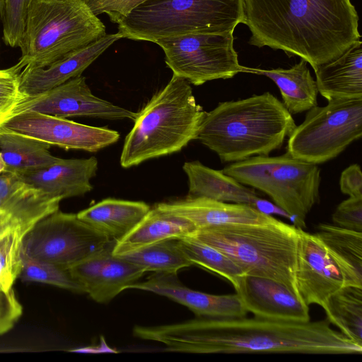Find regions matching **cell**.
I'll use <instances>...</instances> for the list:
<instances>
[{
	"mask_svg": "<svg viewBox=\"0 0 362 362\" xmlns=\"http://www.w3.org/2000/svg\"><path fill=\"white\" fill-rule=\"evenodd\" d=\"M307 62H300L289 69H260L248 68L247 72L264 75L279 88L283 105L291 115L309 110L317 105L318 89Z\"/></svg>",
	"mask_w": 362,
	"mask_h": 362,
	"instance_id": "obj_27",
	"label": "cell"
},
{
	"mask_svg": "<svg viewBox=\"0 0 362 362\" xmlns=\"http://www.w3.org/2000/svg\"><path fill=\"white\" fill-rule=\"evenodd\" d=\"M52 197L23 181L18 175H0V235L11 228L30 230L40 219L59 210Z\"/></svg>",
	"mask_w": 362,
	"mask_h": 362,
	"instance_id": "obj_18",
	"label": "cell"
},
{
	"mask_svg": "<svg viewBox=\"0 0 362 362\" xmlns=\"http://www.w3.org/2000/svg\"><path fill=\"white\" fill-rule=\"evenodd\" d=\"M362 136V98H334L312 107L288 136L286 152L320 164L337 157Z\"/></svg>",
	"mask_w": 362,
	"mask_h": 362,
	"instance_id": "obj_9",
	"label": "cell"
},
{
	"mask_svg": "<svg viewBox=\"0 0 362 362\" xmlns=\"http://www.w3.org/2000/svg\"><path fill=\"white\" fill-rule=\"evenodd\" d=\"M51 146L24 135L0 132V152L5 163V170L15 174L36 170L57 161Z\"/></svg>",
	"mask_w": 362,
	"mask_h": 362,
	"instance_id": "obj_28",
	"label": "cell"
},
{
	"mask_svg": "<svg viewBox=\"0 0 362 362\" xmlns=\"http://www.w3.org/2000/svg\"><path fill=\"white\" fill-rule=\"evenodd\" d=\"M298 297L307 305L322 306L345 286L342 276L315 235L299 228L296 269Z\"/></svg>",
	"mask_w": 362,
	"mask_h": 362,
	"instance_id": "obj_14",
	"label": "cell"
},
{
	"mask_svg": "<svg viewBox=\"0 0 362 362\" xmlns=\"http://www.w3.org/2000/svg\"><path fill=\"white\" fill-rule=\"evenodd\" d=\"M0 132L24 135L66 150L88 152H96L119 139V134L115 130L33 111L21 112L8 117L0 124Z\"/></svg>",
	"mask_w": 362,
	"mask_h": 362,
	"instance_id": "obj_12",
	"label": "cell"
},
{
	"mask_svg": "<svg viewBox=\"0 0 362 362\" xmlns=\"http://www.w3.org/2000/svg\"><path fill=\"white\" fill-rule=\"evenodd\" d=\"M98 169V162L94 156L73 159L59 158L47 166L18 175L25 182L50 197L62 200L91 191L90 180L95 176Z\"/></svg>",
	"mask_w": 362,
	"mask_h": 362,
	"instance_id": "obj_20",
	"label": "cell"
},
{
	"mask_svg": "<svg viewBox=\"0 0 362 362\" xmlns=\"http://www.w3.org/2000/svg\"><path fill=\"white\" fill-rule=\"evenodd\" d=\"M29 230L11 228L0 235V293L11 291L23 265L22 242Z\"/></svg>",
	"mask_w": 362,
	"mask_h": 362,
	"instance_id": "obj_32",
	"label": "cell"
},
{
	"mask_svg": "<svg viewBox=\"0 0 362 362\" xmlns=\"http://www.w3.org/2000/svg\"><path fill=\"white\" fill-rule=\"evenodd\" d=\"M340 189L349 197L362 198V173L358 164L346 168L339 180Z\"/></svg>",
	"mask_w": 362,
	"mask_h": 362,
	"instance_id": "obj_39",
	"label": "cell"
},
{
	"mask_svg": "<svg viewBox=\"0 0 362 362\" xmlns=\"http://www.w3.org/2000/svg\"><path fill=\"white\" fill-rule=\"evenodd\" d=\"M247 313L274 321H310L309 306L293 291L274 279L245 274L234 288Z\"/></svg>",
	"mask_w": 362,
	"mask_h": 362,
	"instance_id": "obj_15",
	"label": "cell"
},
{
	"mask_svg": "<svg viewBox=\"0 0 362 362\" xmlns=\"http://www.w3.org/2000/svg\"><path fill=\"white\" fill-rule=\"evenodd\" d=\"M197 231L188 219L155 205L129 233L116 241L112 253L122 256L161 241L194 236Z\"/></svg>",
	"mask_w": 362,
	"mask_h": 362,
	"instance_id": "obj_23",
	"label": "cell"
},
{
	"mask_svg": "<svg viewBox=\"0 0 362 362\" xmlns=\"http://www.w3.org/2000/svg\"><path fill=\"white\" fill-rule=\"evenodd\" d=\"M156 206L188 219L197 230L225 224L266 223L276 218L249 205L202 197H187L182 200L159 203Z\"/></svg>",
	"mask_w": 362,
	"mask_h": 362,
	"instance_id": "obj_21",
	"label": "cell"
},
{
	"mask_svg": "<svg viewBox=\"0 0 362 362\" xmlns=\"http://www.w3.org/2000/svg\"><path fill=\"white\" fill-rule=\"evenodd\" d=\"M5 168H6L5 163L3 160L2 156L0 152V175L4 172Z\"/></svg>",
	"mask_w": 362,
	"mask_h": 362,
	"instance_id": "obj_40",
	"label": "cell"
},
{
	"mask_svg": "<svg viewBox=\"0 0 362 362\" xmlns=\"http://www.w3.org/2000/svg\"><path fill=\"white\" fill-rule=\"evenodd\" d=\"M243 18V0H146L117 23L122 38L156 42L191 34L233 33Z\"/></svg>",
	"mask_w": 362,
	"mask_h": 362,
	"instance_id": "obj_7",
	"label": "cell"
},
{
	"mask_svg": "<svg viewBox=\"0 0 362 362\" xmlns=\"http://www.w3.org/2000/svg\"><path fill=\"white\" fill-rule=\"evenodd\" d=\"M122 35L106 34L100 39L45 68L23 69L20 88L28 97L42 94L71 78L81 75L101 54Z\"/></svg>",
	"mask_w": 362,
	"mask_h": 362,
	"instance_id": "obj_22",
	"label": "cell"
},
{
	"mask_svg": "<svg viewBox=\"0 0 362 362\" xmlns=\"http://www.w3.org/2000/svg\"><path fill=\"white\" fill-rule=\"evenodd\" d=\"M332 218L337 226L362 232V198L349 197L341 202Z\"/></svg>",
	"mask_w": 362,
	"mask_h": 362,
	"instance_id": "obj_36",
	"label": "cell"
},
{
	"mask_svg": "<svg viewBox=\"0 0 362 362\" xmlns=\"http://www.w3.org/2000/svg\"><path fill=\"white\" fill-rule=\"evenodd\" d=\"M81 221L76 214L55 211L25 234L23 255L69 269L115 243Z\"/></svg>",
	"mask_w": 362,
	"mask_h": 362,
	"instance_id": "obj_10",
	"label": "cell"
},
{
	"mask_svg": "<svg viewBox=\"0 0 362 362\" xmlns=\"http://www.w3.org/2000/svg\"><path fill=\"white\" fill-rule=\"evenodd\" d=\"M185 257L194 264L206 269L228 280L235 288L245 275L230 257L194 236L177 240Z\"/></svg>",
	"mask_w": 362,
	"mask_h": 362,
	"instance_id": "obj_31",
	"label": "cell"
},
{
	"mask_svg": "<svg viewBox=\"0 0 362 362\" xmlns=\"http://www.w3.org/2000/svg\"><path fill=\"white\" fill-rule=\"evenodd\" d=\"M92 12L98 16L107 13L112 23L117 22L132 9L146 0H85Z\"/></svg>",
	"mask_w": 362,
	"mask_h": 362,
	"instance_id": "obj_37",
	"label": "cell"
},
{
	"mask_svg": "<svg viewBox=\"0 0 362 362\" xmlns=\"http://www.w3.org/2000/svg\"><path fill=\"white\" fill-rule=\"evenodd\" d=\"M127 288L151 292L182 304L197 317L210 318H239L247 316L237 293L214 295L192 290L183 285L177 274L153 273L141 282H135Z\"/></svg>",
	"mask_w": 362,
	"mask_h": 362,
	"instance_id": "obj_17",
	"label": "cell"
},
{
	"mask_svg": "<svg viewBox=\"0 0 362 362\" xmlns=\"http://www.w3.org/2000/svg\"><path fill=\"white\" fill-rule=\"evenodd\" d=\"M31 0H4L3 39L12 47H19Z\"/></svg>",
	"mask_w": 362,
	"mask_h": 362,
	"instance_id": "obj_35",
	"label": "cell"
},
{
	"mask_svg": "<svg viewBox=\"0 0 362 362\" xmlns=\"http://www.w3.org/2000/svg\"><path fill=\"white\" fill-rule=\"evenodd\" d=\"M115 243L69 269L85 293L99 303L110 302L146 272L122 257L114 255Z\"/></svg>",
	"mask_w": 362,
	"mask_h": 362,
	"instance_id": "obj_16",
	"label": "cell"
},
{
	"mask_svg": "<svg viewBox=\"0 0 362 362\" xmlns=\"http://www.w3.org/2000/svg\"><path fill=\"white\" fill-rule=\"evenodd\" d=\"M25 111L64 118L86 117L109 120H134L137 115L95 96L87 85L86 78L81 75L42 94L28 97L11 116Z\"/></svg>",
	"mask_w": 362,
	"mask_h": 362,
	"instance_id": "obj_13",
	"label": "cell"
},
{
	"mask_svg": "<svg viewBox=\"0 0 362 362\" xmlns=\"http://www.w3.org/2000/svg\"><path fill=\"white\" fill-rule=\"evenodd\" d=\"M233 33L191 34L156 41L173 75L195 86L215 79L233 78L247 67L239 64Z\"/></svg>",
	"mask_w": 362,
	"mask_h": 362,
	"instance_id": "obj_11",
	"label": "cell"
},
{
	"mask_svg": "<svg viewBox=\"0 0 362 362\" xmlns=\"http://www.w3.org/2000/svg\"><path fill=\"white\" fill-rule=\"evenodd\" d=\"M22 306L13 290L0 293V334L11 329L22 315Z\"/></svg>",
	"mask_w": 362,
	"mask_h": 362,
	"instance_id": "obj_38",
	"label": "cell"
},
{
	"mask_svg": "<svg viewBox=\"0 0 362 362\" xmlns=\"http://www.w3.org/2000/svg\"><path fill=\"white\" fill-rule=\"evenodd\" d=\"M4 0H0V20L3 16Z\"/></svg>",
	"mask_w": 362,
	"mask_h": 362,
	"instance_id": "obj_41",
	"label": "cell"
},
{
	"mask_svg": "<svg viewBox=\"0 0 362 362\" xmlns=\"http://www.w3.org/2000/svg\"><path fill=\"white\" fill-rule=\"evenodd\" d=\"M119 257L146 272L177 274L181 269L193 265L178 247L177 240L161 241Z\"/></svg>",
	"mask_w": 362,
	"mask_h": 362,
	"instance_id": "obj_30",
	"label": "cell"
},
{
	"mask_svg": "<svg viewBox=\"0 0 362 362\" xmlns=\"http://www.w3.org/2000/svg\"><path fill=\"white\" fill-rule=\"evenodd\" d=\"M322 308L330 324L362 346V288L344 286L332 295Z\"/></svg>",
	"mask_w": 362,
	"mask_h": 362,
	"instance_id": "obj_29",
	"label": "cell"
},
{
	"mask_svg": "<svg viewBox=\"0 0 362 362\" xmlns=\"http://www.w3.org/2000/svg\"><path fill=\"white\" fill-rule=\"evenodd\" d=\"M23 69L22 64L18 62L9 68L0 69V124L28 98L20 88L21 74Z\"/></svg>",
	"mask_w": 362,
	"mask_h": 362,
	"instance_id": "obj_34",
	"label": "cell"
},
{
	"mask_svg": "<svg viewBox=\"0 0 362 362\" xmlns=\"http://www.w3.org/2000/svg\"><path fill=\"white\" fill-rule=\"evenodd\" d=\"M199 240L230 257L245 274L279 281L298 296L299 228L275 218L258 224H225L197 230Z\"/></svg>",
	"mask_w": 362,
	"mask_h": 362,
	"instance_id": "obj_5",
	"label": "cell"
},
{
	"mask_svg": "<svg viewBox=\"0 0 362 362\" xmlns=\"http://www.w3.org/2000/svg\"><path fill=\"white\" fill-rule=\"evenodd\" d=\"M320 93L327 100L362 98V42H354L337 58L313 69Z\"/></svg>",
	"mask_w": 362,
	"mask_h": 362,
	"instance_id": "obj_24",
	"label": "cell"
},
{
	"mask_svg": "<svg viewBox=\"0 0 362 362\" xmlns=\"http://www.w3.org/2000/svg\"><path fill=\"white\" fill-rule=\"evenodd\" d=\"M222 171L267 194L299 228L306 227L307 215L320 200L317 165L296 159L287 152L274 157L252 156L233 163Z\"/></svg>",
	"mask_w": 362,
	"mask_h": 362,
	"instance_id": "obj_8",
	"label": "cell"
},
{
	"mask_svg": "<svg viewBox=\"0 0 362 362\" xmlns=\"http://www.w3.org/2000/svg\"><path fill=\"white\" fill-rule=\"evenodd\" d=\"M18 278L23 282H39L85 293L81 284L73 276L69 269L53 264L34 260L23 255V265Z\"/></svg>",
	"mask_w": 362,
	"mask_h": 362,
	"instance_id": "obj_33",
	"label": "cell"
},
{
	"mask_svg": "<svg viewBox=\"0 0 362 362\" xmlns=\"http://www.w3.org/2000/svg\"><path fill=\"white\" fill-rule=\"evenodd\" d=\"M206 112L197 103L190 83L173 75L137 112L120 156L124 168L181 151L197 139Z\"/></svg>",
	"mask_w": 362,
	"mask_h": 362,
	"instance_id": "obj_4",
	"label": "cell"
},
{
	"mask_svg": "<svg viewBox=\"0 0 362 362\" xmlns=\"http://www.w3.org/2000/svg\"><path fill=\"white\" fill-rule=\"evenodd\" d=\"M249 44L298 56L313 69L360 40L351 0H243Z\"/></svg>",
	"mask_w": 362,
	"mask_h": 362,
	"instance_id": "obj_2",
	"label": "cell"
},
{
	"mask_svg": "<svg viewBox=\"0 0 362 362\" xmlns=\"http://www.w3.org/2000/svg\"><path fill=\"white\" fill-rule=\"evenodd\" d=\"M135 337L163 344L169 351L192 354L361 355L359 346L327 320L293 322L258 317H197L182 322L135 326Z\"/></svg>",
	"mask_w": 362,
	"mask_h": 362,
	"instance_id": "obj_1",
	"label": "cell"
},
{
	"mask_svg": "<svg viewBox=\"0 0 362 362\" xmlns=\"http://www.w3.org/2000/svg\"><path fill=\"white\" fill-rule=\"evenodd\" d=\"M105 35L85 0H31L18 62L26 69L45 68Z\"/></svg>",
	"mask_w": 362,
	"mask_h": 362,
	"instance_id": "obj_6",
	"label": "cell"
},
{
	"mask_svg": "<svg viewBox=\"0 0 362 362\" xmlns=\"http://www.w3.org/2000/svg\"><path fill=\"white\" fill-rule=\"evenodd\" d=\"M315 235L342 276L345 286L362 288V232L320 223Z\"/></svg>",
	"mask_w": 362,
	"mask_h": 362,
	"instance_id": "obj_25",
	"label": "cell"
},
{
	"mask_svg": "<svg viewBox=\"0 0 362 362\" xmlns=\"http://www.w3.org/2000/svg\"><path fill=\"white\" fill-rule=\"evenodd\" d=\"M296 124L283 103L269 92L220 103L206 112L197 139L222 162L267 156L280 148Z\"/></svg>",
	"mask_w": 362,
	"mask_h": 362,
	"instance_id": "obj_3",
	"label": "cell"
},
{
	"mask_svg": "<svg viewBox=\"0 0 362 362\" xmlns=\"http://www.w3.org/2000/svg\"><path fill=\"white\" fill-rule=\"evenodd\" d=\"M150 209L144 202L107 198L76 214L95 230L111 240L117 241L129 233Z\"/></svg>",
	"mask_w": 362,
	"mask_h": 362,
	"instance_id": "obj_26",
	"label": "cell"
},
{
	"mask_svg": "<svg viewBox=\"0 0 362 362\" xmlns=\"http://www.w3.org/2000/svg\"><path fill=\"white\" fill-rule=\"evenodd\" d=\"M182 168L188 178L187 197L246 204L267 214H277L288 218V214L277 206L261 199L255 190L245 187L222 170L210 168L198 160L186 162Z\"/></svg>",
	"mask_w": 362,
	"mask_h": 362,
	"instance_id": "obj_19",
	"label": "cell"
}]
</instances>
